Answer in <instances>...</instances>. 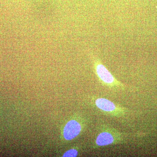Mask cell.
I'll return each mask as SVG.
<instances>
[{
	"mask_svg": "<svg viewBox=\"0 0 157 157\" xmlns=\"http://www.w3.org/2000/svg\"><path fill=\"white\" fill-rule=\"evenodd\" d=\"M94 65L96 74L103 84L111 88L123 87V85L116 79L99 59L94 58Z\"/></svg>",
	"mask_w": 157,
	"mask_h": 157,
	"instance_id": "1",
	"label": "cell"
},
{
	"mask_svg": "<svg viewBox=\"0 0 157 157\" xmlns=\"http://www.w3.org/2000/svg\"><path fill=\"white\" fill-rule=\"evenodd\" d=\"M95 104L99 109L110 115L118 116L120 114L125 113V110L123 108L119 107L105 98H98L96 100Z\"/></svg>",
	"mask_w": 157,
	"mask_h": 157,
	"instance_id": "2",
	"label": "cell"
},
{
	"mask_svg": "<svg viewBox=\"0 0 157 157\" xmlns=\"http://www.w3.org/2000/svg\"><path fill=\"white\" fill-rule=\"evenodd\" d=\"M121 140L119 135L112 131H104L98 135L96 143L98 146H104L115 144Z\"/></svg>",
	"mask_w": 157,
	"mask_h": 157,
	"instance_id": "3",
	"label": "cell"
},
{
	"mask_svg": "<svg viewBox=\"0 0 157 157\" xmlns=\"http://www.w3.org/2000/svg\"><path fill=\"white\" fill-rule=\"evenodd\" d=\"M81 131L80 124L77 121L72 120L68 121L63 129V136L67 140H70L76 137Z\"/></svg>",
	"mask_w": 157,
	"mask_h": 157,
	"instance_id": "4",
	"label": "cell"
},
{
	"mask_svg": "<svg viewBox=\"0 0 157 157\" xmlns=\"http://www.w3.org/2000/svg\"><path fill=\"white\" fill-rule=\"evenodd\" d=\"M78 154V152L76 149H72L66 152L63 155L64 157H75Z\"/></svg>",
	"mask_w": 157,
	"mask_h": 157,
	"instance_id": "5",
	"label": "cell"
}]
</instances>
